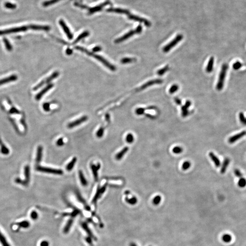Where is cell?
Returning <instances> with one entry per match:
<instances>
[{"label": "cell", "mask_w": 246, "mask_h": 246, "mask_svg": "<svg viewBox=\"0 0 246 246\" xmlns=\"http://www.w3.org/2000/svg\"><path fill=\"white\" fill-rule=\"evenodd\" d=\"M75 49H76V50L81 51L82 52L86 53V54L90 56L93 57L95 59H96L97 60H98L99 61L102 62V64H103L104 66H106L107 68H108L109 69H110L111 70L113 71L115 70L116 68L115 66L111 64L110 62H109L107 61L105 59H104V58H103L101 56L95 54L93 53V52H90V51L87 50L85 48L80 47V46L75 47Z\"/></svg>", "instance_id": "obj_1"}, {"label": "cell", "mask_w": 246, "mask_h": 246, "mask_svg": "<svg viewBox=\"0 0 246 246\" xmlns=\"http://www.w3.org/2000/svg\"><path fill=\"white\" fill-rule=\"evenodd\" d=\"M228 68V65L227 64H224L222 65L221 70L219 75V79L217 85V89L218 91H221L223 88L225 79L226 77Z\"/></svg>", "instance_id": "obj_2"}, {"label": "cell", "mask_w": 246, "mask_h": 246, "mask_svg": "<svg viewBox=\"0 0 246 246\" xmlns=\"http://www.w3.org/2000/svg\"><path fill=\"white\" fill-rule=\"evenodd\" d=\"M142 26L141 25H139L135 30L129 31V32L125 34L124 36H123L121 37H120V38L115 40V42L116 43H119L122 42L123 41L127 40V39H128L131 36H133L134 34H139V33H141L142 32Z\"/></svg>", "instance_id": "obj_3"}, {"label": "cell", "mask_w": 246, "mask_h": 246, "mask_svg": "<svg viewBox=\"0 0 246 246\" xmlns=\"http://www.w3.org/2000/svg\"><path fill=\"white\" fill-rule=\"evenodd\" d=\"M36 170L40 172L52 174L54 175H61L63 174V171L60 169H53V168H48L46 167L41 166H38L36 167Z\"/></svg>", "instance_id": "obj_4"}, {"label": "cell", "mask_w": 246, "mask_h": 246, "mask_svg": "<svg viewBox=\"0 0 246 246\" xmlns=\"http://www.w3.org/2000/svg\"><path fill=\"white\" fill-rule=\"evenodd\" d=\"M183 38L182 35V34H178L177 36H176V38L174 39L172 41L170 42V43H168V44L164 47L163 48V51L164 52H169L170 50H171V48H172L173 47H175L176 45L177 44V43L180 42L182 40Z\"/></svg>", "instance_id": "obj_5"}, {"label": "cell", "mask_w": 246, "mask_h": 246, "mask_svg": "<svg viewBox=\"0 0 246 246\" xmlns=\"http://www.w3.org/2000/svg\"><path fill=\"white\" fill-rule=\"evenodd\" d=\"M29 27L26 26L21 27H16L13 29H8L0 31V35H3L4 34H9V33H16L19 32H25L27 31Z\"/></svg>", "instance_id": "obj_6"}, {"label": "cell", "mask_w": 246, "mask_h": 246, "mask_svg": "<svg viewBox=\"0 0 246 246\" xmlns=\"http://www.w3.org/2000/svg\"><path fill=\"white\" fill-rule=\"evenodd\" d=\"M59 72H58L57 71L55 72L54 73H53V74L51 75V76H49V77L47 78V79H46V80L42 81V82H40L39 84H38V85H36V86L35 87L33 88V90H38V89L40 88L41 87H42L43 85L47 84L49 83V82H51V81L53 80L54 79L56 78L59 75Z\"/></svg>", "instance_id": "obj_7"}, {"label": "cell", "mask_w": 246, "mask_h": 246, "mask_svg": "<svg viewBox=\"0 0 246 246\" xmlns=\"http://www.w3.org/2000/svg\"><path fill=\"white\" fill-rule=\"evenodd\" d=\"M24 173H25V180L22 181L19 178H17L16 180V182L17 183L26 186L29 183V180H30V167L29 166H25Z\"/></svg>", "instance_id": "obj_8"}, {"label": "cell", "mask_w": 246, "mask_h": 246, "mask_svg": "<svg viewBox=\"0 0 246 246\" xmlns=\"http://www.w3.org/2000/svg\"><path fill=\"white\" fill-rule=\"evenodd\" d=\"M128 18L129 19L135 21L136 22H140V23H144L145 25L148 27H151V23L150 21H149L147 19H145L144 18H141V17H139L135 15H132V14H129L128 15Z\"/></svg>", "instance_id": "obj_9"}, {"label": "cell", "mask_w": 246, "mask_h": 246, "mask_svg": "<svg viewBox=\"0 0 246 246\" xmlns=\"http://www.w3.org/2000/svg\"><path fill=\"white\" fill-rule=\"evenodd\" d=\"M59 24L60 26L62 27V29L64 30V32L65 33H66V35L68 36V38L69 39V40H71L73 38V35L70 32V30L69 29L68 27L67 26L66 23L64 22L63 20L61 19L59 21Z\"/></svg>", "instance_id": "obj_10"}, {"label": "cell", "mask_w": 246, "mask_h": 246, "mask_svg": "<svg viewBox=\"0 0 246 246\" xmlns=\"http://www.w3.org/2000/svg\"><path fill=\"white\" fill-rule=\"evenodd\" d=\"M87 119V116H83L81 118H80L79 119L75 120V121H74L69 123L68 125V127L69 128H74V127H76V126H78V125H80V124H82L83 123L86 121Z\"/></svg>", "instance_id": "obj_11"}, {"label": "cell", "mask_w": 246, "mask_h": 246, "mask_svg": "<svg viewBox=\"0 0 246 246\" xmlns=\"http://www.w3.org/2000/svg\"><path fill=\"white\" fill-rule=\"evenodd\" d=\"M109 4V2L106 1V2H104L103 3L100 4L99 5H98V6L93 7H92V8H90L89 10V15H91V14H93L94 13H96L97 11H100L105 6H106V5Z\"/></svg>", "instance_id": "obj_12"}, {"label": "cell", "mask_w": 246, "mask_h": 246, "mask_svg": "<svg viewBox=\"0 0 246 246\" xmlns=\"http://www.w3.org/2000/svg\"><path fill=\"white\" fill-rule=\"evenodd\" d=\"M246 135V131H243L241 132L239 134H236L235 135H233L230 138L228 139V142L231 144L234 143L236 142L237 141L239 140L241 138H242L243 136Z\"/></svg>", "instance_id": "obj_13"}, {"label": "cell", "mask_w": 246, "mask_h": 246, "mask_svg": "<svg viewBox=\"0 0 246 246\" xmlns=\"http://www.w3.org/2000/svg\"><path fill=\"white\" fill-rule=\"evenodd\" d=\"M107 11L108 12H113V13H117L124 14L128 15L130 14V12L128 10L126 9H121L119 8H108L107 9Z\"/></svg>", "instance_id": "obj_14"}, {"label": "cell", "mask_w": 246, "mask_h": 246, "mask_svg": "<svg viewBox=\"0 0 246 246\" xmlns=\"http://www.w3.org/2000/svg\"><path fill=\"white\" fill-rule=\"evenodd\" d=\"M29 28L34 30H43V31H48L50 30V27L48 26H42V25H30Z\"/></svg>", "instance_id": "obj_15"}, {"label": "cell", "mask_w": 246, "mask_h": 246, "mask_svg": "<svg viewBox=\"0 0 246 246\" xmlns=\"http://www.w3.org/2000/svg\"><path fill=\"white\" fill-rule=\"evenodd\" d=\"M162 82H163V81L161 80H159V79L150 81H149L147 83H145L144 85H142V86L140 88V90H144L148 87L151 86V85H154V84H160L162 83Z\"/></svg>", "instance_id": "obj_16"}, {"label": "cell", "mask_w": 246, "mask_h": 246, "mask_svg": "<svg viewBox=\"0 0 246 246\" xmlns=\"http://www.w3.org/2000/svg\"><path fill=\"white\" fill-rule=\"evenodd\" d=\"M53 86V84H48V86L46 87L44 89H43V90L41 91V92H39L38 93L37 95H36V99L37 100H39L40 99H41V98L42 97V96L45 94V93H46V92H48V90H49L52 89Z\"/></svg>", "instance_id": "obj_17"}, {"label": "cell", "mask_w": 246, "mask_h": 246, "mask_svg": "<svg viewBox=\"0 0 246 246\" xmlns=\"http://www.w3.org/2000/svg\"><path fill=\"white\" fill-rule=\"evenodd\" d=\"M101 167V165L99 163H98L97 165H95V164H91V168L92 169V172L93 174L94 178L96 180H98V170H99L100 168Z\"/></svg>", "instance_id": "obj_18"}, {"label": "cell", "mask_w": 246, "mask_h": 246, "mask_svg": "<svg viewBox=\"0 0 246 246\" xmlns=\"http://www.w3.org/2000/svg\"><path fill=\"white\" fill-rule=\"evenodd\" d=\"M209 155L211 160H212L213 163H214L215 166L217 167H220L221 165V162L219 158L212 152H210L209 154Z\"/></svg>", "instance_id": "obj_19"}, {"label": "cell", "mask_w": 246, "mask_h": 246, "mask_svg": "<svg viewBox=\"0 0 246 246\" xmlns=\"http://www.w3.org/2000/svg\"><path fill=\"white\" fill-rule=\"evenodd\" d=\"M17 79V75H13L9 76L8 77L4 78L0 80V85L2 84H5L9 82H12L14 81H16Z\"/></svg>", "instance_id": "obj_20"}, {"label": "cell", "mask_w": 246, "mask_h": 246, "mask_svg": "<svg viewBox=\"0 0 246 246\" xmlns=\"http://www.w3.org/2000/svg\"><path fill=\"white\" fill-rule=\"evenodd\" d=\"M129 149V148L128 147H124V148L121 151H120V152H119V153L116 155V159L117 160H121L122 158L124 157V155H125V154L128 151Z\"/></svg>", "instance_id": "obj_21"}, {"label": "cell", "mask_w": 246, "mask_h": 246, "mask_svg": "<svg viewBox=\"0 0 246 246\" xmlns=\"http://www.w3.org/2000/svg\"><path fill=\"white\" fill-rule=\"evenodd\" d=\"M214 57H212L209 60L208 64L206 66V71L208 73H210L212 71L213 68V65H214Z\"/></svg>", "instance_id": "obj_22"}, {"label": "cell", "mask_w": 246, "mask_h": 246, "mask_svg": "<svg viewBox=\"0 0 246 246\" xmlns=\"http://www.w3.org/2000/svg\"><path fill=\"white\" fill-rule=\"evenodd\" d=\"M42 151H43V148L42 147L39 146L38 147L36 157V161L38 163H39L42 159Z\"/></svg>", "instance_id": "obj_23"}, {"label": "cell", "mask_w": 246, "mask_h": 246, "mask_svg": "<svg viewBox=\"0 0 246 246\" xmlns=\"http://www.w3.org/2000/svg\"><path fill=\"white\" fill-rule=\"evenodd\" d=\"M81 225H82V227L84 228V229L85 231H86V233L89 235V236L88 237H90L91 238H93V239L96 240V238L93 236V234H92V232L90 230V229H89V227H88L86 223H85V222H83V223H82Z\"/></svg>", "instance_id": "obj_24"}, {"label": "cell", "mask_w": 246, "mask_h": 246, "mask_svg": "<svg viewBox=\"0 0 246 246\" xmlns=\"http://www.w3.org/2000/svg\"><path fill=\"white\" fill-rule=\"evenodd\" d=\"M230 160L228 158H226L224 160L223 164H222V166H221V174L225 173L227 170V168L228 167V165L230 163Z\"/></svg>", "instance_id": "obj_25"}, {"label": "cell", "mask_w": 246, "mask_h": 246, "mask_svg": "<svg viewBox=\"0 0 246 246\" xmlns=\"http://www.w3.org/2000/svg\"><path fill=\"white\" fill-rule=\"evenodd\" d=\"M77 161V158H73V159L71 160V161L69 162L68 164H67V166H66L67 170L68 171H71L72 170V169L74 168V166H75V164H76Z\"/></svg>", "instance_id": "obj_26"}, {"label": "cell", "mask_w": 246, "mask_h": 246, "mask_svg": "<svg viewBox=\"0 0 246 246\" xmlns=\"http://www.w3.org/2000/svg\"><path fill=\"white\" fill-rule=\"evenodd\" d=\"M89 35H90V32L88 31H85V32H83V33L80 34V35L78 36L77 38L75 39V41L74 42V44L77 43L78 42L83 39V38L88 36Z\"/></svg>", "instance_id": "obj_27"}, {"label": "cell", "mask_w": 246, "mask_h": 246, "mask_svg": "<svg viewBox=\"0 0 246 246\" xmlns=\"http://www.w3.org/2000/svg\"><path fill=\"white\" fill-rule=\"evenodd\" d=\"M78 175H79V177H80V180L81 183L82 185H83V186H87L88 185L87 181L86 178L84 177L83 172L81 170L79 171Z\"/></svg>", "instance_id": "obj_28"}, {"label": "cell", "mask_w": 246, "mask_h": 246, "mask_svg": "<svg viewBox=\"0 0 246 246\" xmlns=\"http://www.w3.org/2000/svg\"><path fill=\"white\" fill-rule=\"evenodd\" d=\"M73 222H74V219L73 218H70L68 220V221L67 222L66 226L64 228V231L65 233H67L69 232V231L70 230V229L72 226Z\"/></svg>", "instance_id": "obj_29"}, {"label": "cell", "mask_w": 246, "mask_h": 246, "mask_svg": "<svg viewBox=\"0 0 246 246\" xmlns=\"http://www.w3.org/2000/svg\"><path fill=\"white\" fill-rule=\"evenodd\" d=\"M0 243L2 246H10L2 233L0 231Z\"/></svg>", "instance_id": "obj_30"}, {"label": "cell", "mask_w": 246, "mask_h": 246, "mask_svg": "<svg viewBox=\"0 0 246 246\" xmlns=\"http://www.w3.org/2000/svg\"><path fill=\"white\" fill-rule=\"evenodd\" d=\"M125 201L127 202V203L132 205H134L136 203H137L138 200L137 199L135 196H133L131 198H129L128 197H126L125 198Z\"/></svg>", "instance_id": "obj_31"}, {"label": "cell", "mask_w": 246, "mask_h": 246, "mask_svg": "<svg viewBox=\"0 0 246 246\" xmlns=\"http://www.w3.org/2000/svg\"><path fill=\"white\" fill-rule=\"evenodd\" d=\"M222 240L226 243H229L232 240V237L229 234H225L222 236Z\"/></svg>", "instance_id": "obj_32"}, {"label": "cell", "mask_w": 246, "mask_h": 246, "mask_svg": "<svg viewBox=\"0 0 246 246\" xmlns=\"http://www.w3.org/2000/svg\"><path fill=\"white\" fill-rule=\"evenodd\" d=\"M60 1H61V0H49V1H47L43 2L42 6L44 7H48L50 5L56 3Z\"/></svg>", "instance_id": "obj_33"}, {"label": "cell", "mask_w": 246, "mask_h": 246, "mask_svg": "<svg viewBox=\"0 0 246 246\" xmlns=\"http://www.w3.org/2000/svg\"><path fill=\"white\" fill-rule=\"evenodd\" d=\"M17 225L18 226H19L20 227L27 228L29 227L30 223L28 221H21V222L18 223Z\"/></svg>", "instance_id": "obj_34"}, {"label": "cell", "mask_w": 246, "mask_h": 246, "mask_svg": "<svg viewBox=\"0 0 246 246\" xmlns=\"http://www.w3.org/2000/svg\"><path fill=\"white\" fill-rule=\"evenodd\" d=\"M4 6L6 8L9 9H16L17 8V5L15 4L12 3L10 2H7L5 3Z\"/></svg>", "instance_id": "obj_35"}, {"label": "cell", "mask_w": 246, "mask_h": 246, "mask_svg": "<svg viewBox=\"0 0 246 246\" xmlns=\"http://www.w3.org/2000/svg\"><path fill=\"white\" fill-rule=\"evenodd\" d=\"M135 59L134 58H124L121 61L122 64H126L131 63L135 61Z\"/></svg>", "instance_id": "obj_36"}, {"label": "cell", "mask_w": 246, "mask_h": 246, "mask_svg": "<svg viewBox=\"0 0 246 246\" xmlns=\"http://www.w3.org/2000/svg\"><path fill=\"white\" fill-rule=\"evenodd\" d=\"M161 196H160L158 195L154 198L152 201L153 204L154 205H159L161 201Z\"/></svg>", "instance_id": "obj_37"}, {"label": "cell", "mask_w": 246, "mask_h": 246, "mask_svg": "<svg viewBox=\"0 0 246 246\" xmlns=\"http://www.w3.org/2000/svg\"><path fill=\"white\" fill-rule=\"evenodd\" d=\"M187 107L184 105L182 107V115L183 117H186L188 115L189 112Z\"/></svg>", "instance_id": "obj_38"}, {"label": "cell", "mask_w": 246, "mask_h": 246, "mask_svg": "<svg viewBox=\"0 0 246 246\" xmlns=\"http://www.w3.org/2000/svg\"><path fill=\"white\" fill-rule=\"evenodd\" d=\"M191 162L189 161H186L183 163L182 165V168L183 170H186L191 167Z\"/></svg>", "instance_id": "obj_39"}, {"label": "cell", "mask_w": 246, "mask_h": 246, "mask_svg": "<svg viewBox=\"0 0 246 246\" xmlns=\"http://www.w3.org/2000/svg\"><path fill=\"white\" fill-rule=\"evenodd\" d=\"M126 141L127 143L129 144L133 143L134 141V137L133 135L131 133L128 134L126 137Z\"/></svg>", "instance_id": "obj_40"}, {"label": "cell", "mask_w": 246, "mask_h": 246, "mask_svg": "<svg viewBox=\"0 0 246 246\" xmlns=\"http://www.w3.org/2000/svg\"><path fill=\"white\" fill-rule=\"evenodd\" d=\"M169 66L167 65V66L164 67L163 68L160 69L159 70H158V71L157 72V74L158 75H160V76L163 75L164 74H165L169 70Z\"/></svg>", "instance_id": "obj_41"}, {"label": "cell", "mask_w": 246, "mask_h": 246, "mask_svg": "<svg viewBox=\"0 0 246 246\" xmlns=\"http://www.w3.org/2000/svg\"><path fill=\"white\" fill-rule=\"evenodd\" d=\"M182 148L180 147H174L172 149V151L174 153H175L176 154H179L180 153H182L183 152Z\"/></svg>", "instance_id": "obj_42"}, {"label": "cell", "mask_w": 246, "mask_h": 246, "mask_svg": "<svg viewBox=\"0 0 246 246\" xmlns=\"http://www.w3.org/2000/svg\"><path fill=\"white\" fill-rule=\"evenodd\" d=\"M179 88V87L178 85H177V84H174L170 88V89L169 90V93L170 94H173V93H174L175 92H176L178 90Z\"/></svg>", "instance_id": "obj_43"}, {"label": "cell", "mask_w": 246, "mask_h": 246, "mask_svg": "<svg viewBox=\"0 0 246 246\" xmlns=\"http://www.w3.org/2000/svg\"><path fill=\"white\" fill-rule=\"evenodd\" d=\"M3 41L7 50L9 51H11L12 50L13 48H12V46H11L10 43L9 42V41L7 38H4L3 39Z\"/></svg>", "instance_id": "obj_44"}, {"label": "cell", "mask_w": 246, "mask_h": 246, "mask_svg": "<svg viewBox=\"0 0 246 246\" xmlns=\"http://www.w3.org/2000/svg\"><path fill=\"white\" fill-rule=\"evenodd\" d=\"M104 129L103 127H101L99 129V130L97 131L96 133V135L97 137L100 138H102L104 134Z\"/></svg>", "instance_id": "obj_45"}, {"label": "cell", "mask_w": 246, "mask_h": 246, "mask_svg": "<svg viewBox=\"0 0 246 246\" xmlns=\"http://www.w3.org/2000/svg\"><path fill=\"white\" fill-rule=\"evenodd\" d=\"M238 186L239 187H245L246 186V179L245 178H241L239 180L238 182Z\"/></svg>", "instance_id": "obj_46"}, {"label": "cell", "mask_w": 246, "mask_h": 246, "mask_svg": "<svg viewBox=\"0 0 246 246\" xmlns=\"http://www.w3.org/2000/svg\"><path fill=\"white\" fill-rule=\"evenodd\" d=\"M1 144V152L3 154H9V151L8 148H7V147H5L3 144H2L1 141H0Z\"/></svg>", "instance_id": "obj_47"}, {"label": "cell", "mask_w": 246, "mask_h": 246, "mask_svg": "<svg viewBox=\"0 0 246 246\" xmlns=\"http://www.w3.org/2000/svg\"><path fill=\"white\" fill-rule=\"evenodd\" d=\"M242 66H243V64H242L241 62H240L239 61L236 62H235L234 64H233V68L234 70H238V69H239L240 68H242Z\"/></svg>", "instance_id": "obj_48"}, {"label": "cell", "mask_w": 246, "mask_h": 246, "mask_svg": "<svg viewBox=\"0 0 246 246\" xmlns=\"http://www.w3.org/2000/svg\"><path fill=\"white\" fill-rule=\"evenodd\" d=\"M240 121L243 125H246V118L244 116V114L243 112H241L239 115Z\"/></svg>", "instance_id": "obj_49"}, {"label": "cell", "mask_w": 246, "mask_h": 246, "mask_svg": "<svg viewBox=\"0 0 246 246\" xmlns=\"http://www.w3.org/2000/svg\"><path fill=\"white\" fill-rule=\"evenodd\" d=\"M145 110V109H144V108H138L135 110V113H136L137 115H142L144 113Z\"/></svg>", "instance_id": "obj_50"}, {"label": "cell", "mask_w": 246, "mask_h": 246, "mask_svg": "<svg viewBox=\"0 0 246 246\" xmlns=\"http://www.w3.org/2000/svg\"><path fill=\"white\" fill-rule=\"evenodd\" d=\"M56 144H57V145H58V147H62V146H63V145H64V144L63 138H61L59 139L57 141Z\"/></svg>", "instance_id": "obj_51"}, {"label": "cell", "mask_w": 246, "mask_h": 246, "mask_svg": "<svg viewBox=\"0 0 246 246\" xmlns=\"http://www.w3.org/2000/svg\"><path fill=\"white\" fill-rule=\"evenodd\" d=\"M31 217L32 219L36 220L38 218V214L35 211L32 212L31 214Z\"/></svg>", "instance_id": "obj_52"}, {"label": "cell", "mask_w": 246, "mask_h": 246, "mask_svg": "<svg viewBox=\"0 0 246 246\" xmlns=\"http://www.w3.org/2000/svg\"><path fill=\"white\" fill-rule=\"evenodd\" d=\"M43 109L46 112H48L50 110V104L49 103H44L43 105Z\"/></svg>", "instance_id": "obj_53"}, {"label": "cell", "mask_w": 246, "mask_h": 246, "mask_svg": "<svg viewBox=\"0 0 246 246\" xmlns=\"http://www.w3.org/2000/svg\"><path fill=\"white\" fill-rule=\"evenodd\" d=\"M10 112L11 113H19L20 112L19 110H17V109L15 108H12L11 109Z\"/></svg>", "instance_id": "obj_54"}, {"label": "cell", "mask_w": 246, "mask_h": 246, "mask_svg": "<svg viewBox=\"0 0 246 246\" xmlns=\"http://www.w3.org/2000/svg\"><path fill=\"white\" fill-rule=\"evenodd\" d=\"M234 172H235V175H236L238 177H241L242 176V174L241 172L239 170H236L234 171Z\"/></svg>", "instance_id": "obj_55"}, {"label": "cell", "mask_w": 246, "mask_h": 246, "mask_svg": "<svg viewBox=\"0 0 246 246\" xmlns=\"http://www.w3.org/2000/svg\"><path fill=\"white\" fill-rule=\"evenodd\" d=\"M74 5H75V6H76V7H80L81 8H84V9H85V8H87V7H86V6H84V5H83L80 4L78 3H74Z\"/></svg>", "instance_id": "obj_56"}, {"label": "cell", "mask_w": 246, "mask_h": 246, "mask_svg": "<svg viewBox=\"0 0 246 246\" xmlns=\"http://www.w3.org/2000/svg\"><path fill=\"white\" fill-rule=\"evenodd\" d=\"M101 47H100V46H96V47H94L93 48V52H99V51H101Z\"/></svg>", "instance_id": "obj_57"}, {"label": "cell", "mask_w": 246, "mask_h": 246, "mask_svg": "<svg viewBox=\"0 0 246 246\" xmlns=\"http://www.w3.org/2000/svg\"><path fill=\"white\" fill-rule=\"evenodd\" d=\"M40 246H49V243L46 241H43L41 242Z\"/></svg>", "instance_id": "obj_58"}, {"label": "cell", "mask_w": 246, "mask_h": 246, "mask_svg": "<svg viewBox=\"0 0 246 246\" xmlns=\"http://www.w3.org/2000/svg\"><path fill=\"white\" fill-rule=\"evenodd\" d=\"M66 53L67 55H70L73 53V50H72L70 48H67L66 51Z\"/></svg>", "instance_id": "obj_59"}, {"label": "cell", "mask_w": 246, "mask_h": 246, "mask_svg": "<svg viewBox=\"0 0 246 246\" xmlns=\"http://www.w3.org/2000/svg\"><path fill=\"white\" fill-rule=\"evenodd\" d=\"M175 102H176V103L177 105H181V104H182V102H181V101H180V99H178V98H175Z\"/></svg>", "instance_id": "obj_60"}, {"label": "cell", "mask_w": 246, "mask_h": 246, "mask_svg": "<svg viewBox=\"0 0 246 246\" xmlns=\"http://www.w3.org/2000/svg\"><path fill=\"white\" fill-rule=\"evenodd\" d=\"M185 105L187 107V108H189V107L191 105V101H189V100L186 101V103H185Z\"/></svg>", "instance_id": "obj_61"}, {"label": "cell", "mask_w": 246, "mask_h": 246, "mask_svg": "<svg viewBox=\"0 0 246 246\" xmlns=\"http://www.w3.org/2000/svg\"><path fill=\"white\" fill-rule=\"evenodd\" d=\"M130 194V192L129 191H126L125 192V194L126 195H129Z\"/></svg>", "instance_id": "obj_62"}, {"label": "cell", "mask_w": 246, "mask_h": 246, "mask_svg": "<svg viewBox=\"0 0 246 246\" xmlns=\"http://www.w3.org/2000/svg\"><path fill=\"white\" fill-rule=\"evenodd\" d=\"M130 246H137V245H136L135 243H131V244H130Z\"/></svg>", "instance_id": "obj_63"}, {"label": "cell", "mask_w": 246, "mask_h": 246, "mask_svg": "<svg viewBox=\"0 0 246 246\" xmlns=\"http://www.w3.org/2000/svg\"></svg>", "instance_id": "obj_64"}]
</instances>
